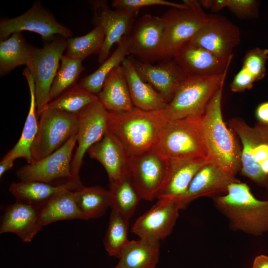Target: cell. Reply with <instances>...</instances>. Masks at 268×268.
I'll return each mask as SVG.
<instances>
[{
    "mask_svg": "<svg viewBox=\"0 0 268 268\" xmlns=\"http://www.w3.org/2000/svg\"><path fill=\"white\" fill-rule=\"evenodd\" d=\"M223 85L213 95L200 119L201 134L208 159L235 177L241 170V149L222 117Z\"/></svg>",
    "mask_w": 268,
    "mask_h": 268,
    "instance_id": "6da1fadb",
    "label": "cell"
},
{
    "mask_svg": "<svg viewBox=\"0 0 268 268\" xmlns=\"http://www.w3.org/2000/svg\"><path fill=\"white\" fill-rule=\"evenodd\" d=\"M108 113V131L120 141L129 156L155 147L168 121L163 110L145 111L134 107L129 111Z\"/></svg>",
    "mask_w": 268,
    "mask_h": 268,
    "instance_id": "7a4b0ae2",
    "label": "cell"
},
{
    "mask_svg": "<svg viewBox=\"0 0 268 268\" xmlns=\"http://www.w3.org/2000/svg\"><path fill=\"white\" fill-rule=\"evenodd\" d=\"M213 198L234 229L255 236L268 232V200L256 198L247 184L233 182L225 195Z\"/></svg>",
    "mask_w": 268,
    "mask_h": 268,
    "instance_id": "3957f363",
    "label": "cell"
},
{
    "mask_svg": "<svg viewBox=\"0 0 268 268\" xmlns=\"http://www.w3.org/2000/svg\"><path fill=\"white\" fill-rule=\"evenodd\" d=\"M227 71L213 75L188 76L163 110L165 118L173 121L202 116L213 95L224 85Z\"/></svg>",
    "mask_w": 268,
    "mask_h": 268,
    "instance_id": "277c9868",
    "label": "cell"
},
{
    "mask_svg": "<svg viewBox=\"0 0 268 268\" xmlns=\"http://www.w3.org/2000/svg\"><path fill=\"white\" fill-rule=\"evenodd\" d=\"M201 117L168 121L155 147L170 161L208 159L201 132Z\"/></svg>",
    "mask_w": 268,
    "mask_h": 268,
    "instance_id": "5b68a950",
    "label": "cell"
},
{
    "mask_svg": "<svg viewBox=\"0 0 268 268\" xmlns=\"http://www.w3.org/2000/svg\"><path fill=\"white\" fill-rule=\"evenodd\" d=\"M188 7L171 8L161 16L165 22V30L159 60L173 58L184 44L189 42L205 24L208 15L199 1L184 0Z\"/></svg>",
    "mask_w": 268,
    "mask_h": 268,
    "instance_id": "8992f818",
    "label": "cell"
},
{
    "mask_svg": "<svg viewBox=\"0 0 268 268\" xmlns=\"http://www.w3.org/2000/svg\"><path fill=\"white\" fill-rule=\"evenodd\" d=\"M229 125L242 144V175L268 189V176L262 171L263 166L268 162V125L261 123L251 127L237 118L231 119Z\"/></svg>",
    "mask_w": 268,
    "mask_h": 268,
    "instance_id": "52a82bcc",
    "label": "cell"
},
{
    "mask_svg": "<svg viewBox=\"0 0 268 268\" xmlns=\"http://www.w3.org/2000/svg\"><path fill=\"white\" fill-rule=\"evenodd\" d=\"M38 131L31 152L32 162L50 155L76 134L77 115L45 108L38 115Z\"/></svg>",
    "mask_w": 268,
    "mask_h": 268,
    "instance_id": "ba28073f",
    "label": "cell"
},
{
    "mask_svg": "<svg viewBox=\"0 0 268 268\" xmlns=\"http://www.w3.org/2000/svg\"><path fill=\"white\" fill-rule=\"evenodd\" d=\"M169 164L155 147L128 157V173L141 200L157 199Z\"/></svg>",
    "mask_w": 268,
    "mask_h": 268,
    "instance_id": "9c48e42d",
    "label": "cell"
},
{
    "mask_svg": "<svg viewBox=\"0 0 268 268\" xmlns=\"http://www.w3.org/2000/svg\"><path fill=\"white\" fill-rule=\"evenodd\" d=\"M67 46V39L57 35L46 42L42 48H32L30 60L26 67L34 79L38 116L50 102L51 88Z\"/></svg>",
    "mask_w": 268,
    "mask_h": 268,
    "instance_id": "30bf717a",
    "label": "cell"
},
{
    "mask_svg": "<svg viewBox=\"0 0 268 268\" xmlns=\"http://www.w3.org/2000/svg\"><path fill=\"white\" fill-rule=\"evenodd\" d=\"M28 31L39 34L43 41H49L57 35L66 39L72 37V32L60 23L42 6L35 2L25 13L12 18H2L0 21V41L12 34Z\"/></svg>",
    "mask_w": 268,
    "mask_h": 268,
    "instance_id": "8fae6325",
    "label": "cell"
},
{
    "mask_svg": "<svg viewBox=\"0 0 268 268\" xmlns=\"http://www.w3.org/2000/svg\"><path fill=\"white\" fill-rule=\"evenodd\" d=\"M190 42L228 61L232 58V51L240 42V32L238 27L226 17L210 14Z\"/></svg>",
    "mask_w": 268,
    "mask_h": 268,
    "instance_id": "7c38bea8",
    "label": "cell"
},
{
    "mask_svg": "<svg viewBox=\"0 0 268 268\" xmlns=\"http://www.w3.org/2000/svg\"><path fill=\"white\" fill-rule=\"evenodd\" d=\"M108 111L99 100L77 114L78 128L76 134L77 147L71 163V172L75 179H79V173L85 153L108 132Z\"/></svg>",
    "mask_w": 268,
    "mask_h": 268,
    "instance_id": "4fadbf2b",
    "label": "cell"
},
{
    "mask_svg": "<svg viewBox=\"0 0 268 268\" xmlns=\"http://www.w3.org/2000/svg\"><path fill=\"white\" fill-rule=\"evenodd\" d=\"M76 134L50 155L19 168L16 172L17 177L21 181H38L50 183L61 178L79 179H75L71 172L72 152L77 143Z\"/></svg>",
    "mask_w": 268,
    "mask_h": 268,
    "instance_id": "5bb4252c",
    "label": "cell"
},
{
    "mask_svg": "<svg viewBox=\"0 0 268 268\" xmlns=\"http://www.w3.org/2000/svg\"><path fill=\"white\" fill-rule=\"evenodd\" d=\"M94 21L103 29L105 40L99 54L98 62L102 64L109 57L112 46L119 44L130 33L134 24L135 15L120 9H112L105 0L92 2Z\"/></svg>",
    "mask_w": 268,
    "mask_h": 268,
    "instance_id": "9a60e30c",
    "label": "cell"
},
{
    "mask_svg": "<svg viewBox=\"0 0 268 268\" xmlns=\"http://www.w3.org/2000/svg\"><path fill=\"white\" fill-rule=\"evenodd\" d=\"M165 27L162 17L145 14L140 17L128 36V54L149 63L159 60Z\"/></svg>",
    "mask_w": 268,
    "mask_h": 268,
    "instance_id": "2e32d148",
    "label": "cell"
},
{
    "mask_svg": "<svg viewBox=\"0 0 268 268\" xmlns=\"http://www.w3.org/2000/svg\"><path fill=\"white\" fill-rule=\"evenodd\" d=\"M180 209L176 201L158 199L151 208L136 219L132 232L139 238L160 241L170 234Z\"/></svg>",
    "mask_w": 268,
    "mask_h": 268,
    "instance_id": "e0dca14e",
    "label": "cell"
},
{
    "mask_svg": "<svg viewBox=\"0 0 268 268\" xmlns=\"http://www.w3.org/2000/svg\"><path fill=\"white\" fill-rule=\"evenodd\" d=\"M130 58L140 77L151 85L168 103L188 77L173 58L162 60L157 65L139 61L132 56Z\"/></svg>",
    "mask_w": 268,
    "mask_h": 268,
    "instance_id": "ac0fdd59",
    "label": "cell"
},
{
    "mask_svg": "<svg viewBox=\"0 0 268 268\" xmlns=\"http://www.w3.org/2000/svg\"><path fill=\"white\" fill-rule=\"evenodd\" d=\"M188 76H204L223 73L232 58L222 60L206 49L191 42L184 44L173 57Z\"/></svg>",
    "mask_w": 268,
    "mask_h": 268,
    "instance_id": "d6986e66",
    "label": "cell"
},
{
    "mask_svg": "<svg viewBox=\"0 0 268 268\" xmlns=\"http://www.w3.org/2000/svg\"><path fill=\"white\" fill-rule=\"evenodd\" d=\"M238 181L235 177L229 176L210 161L198 171L185 194L177 201L182 208L201 197H213L220 193L225 194L228 186Z\"/></svg>",
    "mask_w": 268,
    "mask_h": 268,
    "instance_id": "ffe728a7",
    "label": "cell"
},
{
    "mask_svg": "<svg viewBox=\"0 0 268 268\" xmlns=\"http://www.w3.org/2000/svg\"><path fill=\"white\" fill-rule=\"evenodd\" d=\"M87 152L103 166L110 184L119 181L128 173L129 156L120 141L109 131Z\"/></svg>",
    "mask_w": 268,
    "mask_h": 268,
    "instance_id": "44dd1931",
    "label": "cell"
},
{
    "mask_svg": "<svg viewBox=\"0 0 268 268\" xmlns=\"http://www.w3.org/2000/svg\"><path fill=\"white\" fill-rule=\"evenodd\" d=\"M42 227L36 207L16 201L6 208L1 217L0 233H13L24 242H30Z\"/></svg>",
    "mask_w": 268,
    "mask_h": 268,
    "instance_id": "7402d4cb",
    "label": "cell"
},
{
    "mask_svg": "<svg viewBox=\"0 0 268 268\" xmlns=\"http://www.w3.org/2000/svg\"><path fill=\"white\" fill-rule=\"evenodd\" d=\"M210 161L205 158L170 161L166 178L157 199L177 201L181 199L198 171Z\"/></svg>",
    "mask_w": 268,
    "mask_h": 268,
    "instance_id": "603a6c76",
    "label": "cell"
},
{
    "mask_svg": "<svg viewBox=\"0 0 268 268\" xmlns=\"http://www.w3.org/2000/svg\"><path fill=\"white\" fill-rule=\"evenodd\" d=\"M82 186L80 179L67 180L57 185L38 181H20L12 183L9 190L16 201L37 207L61 192L74 191Z\"/></svg>",
    "mask_w": 268,
    "mask_h": 268,
    "instance_id": "cb8c5ba5",
    "label": "cell"
},
{
    "mask_svg": "<svg viewBox=\"0 0 268 268\" xmlns=\"http://www.w3.org/2000/svg\"><path fill=\"white\" fill-rule=\"evenodd\" d=\"M121 65L134 107L145 111H159L166 107L168 102L140 77L130 57L125 58Z\"/></svg>",
    "mask_w": 268,
    "mask_h": 268,
    "instance_id": "d4e9b609",
    "label": "cell"
},
{
    "mask_svg": "<svg viewBox=\"0 0 268 268\" xmlns=\"http://www.w3.org/2000/svg\"><path fill=\"white\" fill-rule=\"evenodd\" d=\"M22 74L26 79L30 91V103L29 112L20 138L15 145L3 157L2 160L23 158L27 163L32 162L31 149L38 131L35 85L33 76L26 67Z\"/></svg>",
    "mask_w": 268,
    "mask_h": 268,
    "instance_id": "484cf974",
    "label": "cell"
},
{
    "mask_svg": "<svg viewBox=\"0 0 268 268\" xmlns=\"http://www.w3.org/2000/svg\"><path fill=\"white\" fill-rule=\"evenodd\" d=\"M97 96L103 106L110 112H126L134 108L121 65L109 74Z\"/></svg>",
    "mask_w": 268,
    "mask_h": 268,
    "instance_id": "4316f807",
    "label": "cell"
},
{
    "mask_svg": "<svg viewBox=\"0 0 268 268\" xmlns=\"http://www.w3.org/2000/svg\"><path fill=\"white\" fill-rule=\"evenodd\" d=\"M159 242L141 238L130 241L114 268H155L159 258Z\"/></svg>",
    "mask_w": 268,
    "mask_h": 268,
    "instance_id": "83f0119b",
    "label": "cell"
},
{
    "mask_svg": "<svg viewBox=\"0 0 268 268\" xmlns=\"http://www.w3.org/2000/svg\"><path fill=\"white\" fill-rule=\"evenodd\" d=\"M73 192H61L36 207L39 220L42 227L59 220L82 219L74 200Z\"/></svg>",
    "mask_w": 268,
    "mask_h": 268,
    "instance_id": "f1b7e54d",
    "label": "cell"
},
{
    "mask_svg": "<svg viewBox=\"0 0 268 268\" xmlns=\"http://www.w3.org/2000/svg\"><path fill=\"white\" fill-rule=\"evenodd\" d=\"M73 194L82 219L98 218L112 205V197L110 191L99 186H82Z\"/></svg>",
    "mask_w": 268,
    "mask_h": 268,
    "instance_id": "f546056e",
    "label": "cell"
},
{
    "mask_svg": "<svg viewBox=\"0 0 268 268\" xmlns=\"http://www.w3.org/2000/svg\"><path fill=\"white\" fill-rule=\"evenodd\" d=\"M0 74L3 76L17 67L28 66L33 47L29 45L21 32L12 34L0 41Z\"/></svg>",
    "mask_w": 268,
    "mask_h": 268,
    "instance_id": "4dcf8cb0",
    "label": "cell"
},
{
    "mask_svg": "<svg viewBox=\"0 0 268 268\" xmlns=\"http://www.w3.org/2000/svg\"><path fill=\"white\" fill-rule=\"evenodd\" d=\"M128 36L118 44L116 50L95 71L81 80L77 84L80 88L89 93L98 95L109 74L114 68L121 65L126 56L128 54Z\"/></svg>",
    "mask_w": 268,
    "mask_h": 268,
    "instance_id": "1f68e13d",
    "label": "cell"
},
{
    "mask_svg": "<svg viewBox=\"0 0 268 268\" xmlns=\"http://www.w3.org/2000/svg\"><path fill=\"white\" fill-rule=\"evenodd\" d=\"M109 190L112 197L111 209L130 219L141 199L128 173L117 182L110 184Z\"/></svg>",
    "mask_w": 268,
    "mask_h": 268,
    "instance_id": "d6a6232c",
    "label": "cell"
},
{
    "mask_svg": "<svg viewBox=\"0 0 268 268\" xmlns=\"http://www.w3.org/2000/svg\"><path fill=\"white\" fill-rule=\"evenodd\" d=\"M109 222L104 238L106 251L110 256L120 258L129 243L128 233L129 219L111 209Z\"/></svg>",
    "mask_w": 268,
    "mask_h": 268,
    "instance_id": "836d02e7",
    "label": "cell"
},
{
    "mask_svg": "<svg viewBox=\"0 0 268 268\" xmlns=\"http://www.w3.org/2000/svg\"><path fill=\"white\" fill-rule=\"evenodd\" d=\"M105 40L104 32L101 27L96 26L89 32L79 37L67 39L65 56L82 61L88 56L99 54Z\"/></svg>",
    "mask_w": 268,
    "mask_h": 268,
    "instance_id": "e575fe53",
    "label": "cell"
},
{
    "mask_svg": "<svg viewBox=\"0 0 268 268\" xmlns=\"http://www.w3.org/2000/svg\"><path fill=\"white\" fill-rule=\"evenodd\" d=\"M98 100L97 95L83 90L76 84L49 103L45 108L77 115Z\"/></svg>",
    "mask_w": 268,
    "mask_h": 268,
    "instance_id": "d590c367",
    "label": "cell"
},
{
    "mask_svg": "<svg viewBox=\"0 0 268 268\" xmlns=\"http://www.w3.org/2000/svg\"><path fill=\"white\" fill-rule=\"evenodd\" d=\"M61 66L52 83L50 92V102L76 84L80 73L85 69L80 60L63 55Z\"/></svg>",
    "mask_w": 268,
    "mask_h": 268,
    "instance_id": "8d00e7d4",
    "label": "cell"
},
{
    "mask_svg": "<svg viewBox=\"0 0 268 268\" xmlns=\"http://www.w3.org/2000/svg\"><path fill=\"white\" fill-rule=\"evenodd\" d=\"M268 59V49L256 47L246 53L242 67L250 72L256 81H258L265 76L266 64Z\"/></svg>",
    "mask_w": 268,
    "mask_h": 268,
    "instance_id": "74e56055",
    "label": "cell"
},
{
    "mask_svg": "<svg viewBox=\"0 0 268 268\" xmlns=\"http://www.w3.org/2000/svg\"><path fill=\"white\" fill-rule=\"evenodd\" d=\"M112 4L115 9L126 11L136 16L138 15L139 10L144 7L153 5H164L178 8L188 7L184 2L178 3L165 0H115Z\"/></svg>",
    "mask_w": 268,
    "mask_h": 268,
    "instance_id": "f35d334b",
    "label": "cell"
},
{
    "mask_svg": "<svg viewBox=\"0 0 268 268\" xmlns=\"http://www.w3.org/2000/svg\"><path fill=\"white\" fill-rule=\"evenodd\" d=\"M259 1L255 0H227V7L241 18H251L257 16Z\"/></svg>",
    "mask_w": 268,
    "mask_h": 268,
    "instance_id": "ab89813d",
    "label": "cell"
},
{
    "mask_svg": "<svg viewBox=\"0 0 268 268\" xmlns=\"http://www.w3.org/2000/svg\"><path fill=\"white\" fill-rule=\"evenodd\" d=\"M255 81L254 77L246 69L242 67L235 75L231 83L230 89L234 92L250 89Z\"/></svg>",
    "mask_w": 268,
    "mask_h": 268,
    "instance_id": "60d3db41",
    "label": "cell"
},
{
    "mask_svg": "<svg viewBox=\"0 0 268 268\" xmlns=\"http://www.w3.org/2000/svg\"><path fill=\"white\" fill-rule=\"evenodd\" d=\"M201 7L216 12L227 7V0H202L199 1Z\"/></svg>",
    "mask_w": 268,
    "mask_h": 268,
    "instance_id": "b9f144b4",
    "label": "cell"
},
{
    "mask_svg": "<svg viewBox=\"0 0 268 268\" xmlns=\"http://www.w3.org/2000/svg\"><path fill=\"white\" fill-rule=\"evenodd\" d=\"M256 116L261 124L268 125V101L263 102L257 107Z\"/></svg>",
    "mask_w": 268,
    "mask_h": 268,
    "instance_id": "7bdbcfd3",
    "label": "cell"
},
{
    "mask_svg": "<svg viewBox=\"0 0 268 268\" xmlns=\"http://www.w3.org/2000/svg\"><path fill=\"white\" fill-rule=\"evenodd\" d=\"M252 268H268V256L261 255L256 257L254 261Z\"/></svg>",
    "mask_w": 268,
    "mask_h": 268,
    "instance_id": "ee69618b",
    "label": "cell"
},
{
    "mask_svg": "<svg viewBox=\"0 0 268 268\" xmlns=\"http://www.w3.org/2000/svg\"><path fill=\"white\" fill-rule=\"evenodd\" d=\"M14 160L9 159L2 160L0 163V177L13 166Z\"/></svg>",
    "mask_w": 268,
    "mask_h": 268,
    "instance_id": "f6af8a7d",
    "label": "cell"
}]
</instances>
